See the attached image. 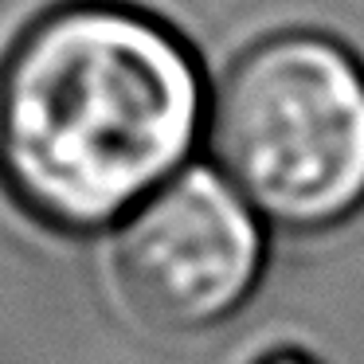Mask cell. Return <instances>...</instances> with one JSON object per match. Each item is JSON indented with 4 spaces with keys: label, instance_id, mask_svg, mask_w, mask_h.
Returning <instances> with one entry per match:
<instances>
[{
    "label": "cell",
    "instance_id": "obj_1",
    "mask_svg": "<svg viewBox=\"0 0 364 364\" xmlns=\"http://www.w3.org/2000/svg\"><path fill=\"white\" fill-rule=\"evenodd\" d=\"M200 122V59L126 0H63L0 59V181L48 228L122 220L188 161Z\"/></svg>",
    "mask_w": 364,
    "mask_h": 364
},
{
    "label": "cell",
    "instance_id": "obj_2",
    "mask_svg": "<svg viewBox=\"0 0 364 364\" xmlns=\"http://www.w3.org/2000/svg\"><path fill=\"white\" fill-rule=\"evenodd\" d=\"M223 181L278 228L364 204V67L321 32H278L228 67L212 102Z\"/></svg>",
    "mask_w": 364,
    "mask_h": 364
},
{
    "label": "cell",
    "instance_id": "obj_3",
    "mask_svg": "<svg viewBox=\"0 0 364 364\" xmlns=\"http://www.w3.org/2000/svg\"><path fill=\"white\" fill-rule=\"evenodd\" d=\"M262 231L223 176L188 168L153 192L118 235V282L129 306L165 329H200L251 294Z\"/></svg>",
    "mask_w": 364,
    "mask_h": 364
}]
</instances>
